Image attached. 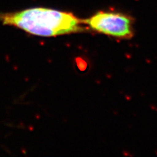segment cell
<instances>
[{
	"label": "cell",
	"instance_id": "1",
	"mask_svg": "<svg viewBox=\"0 0 157 157\" xmlns=\"http://www.w3.org/2000/svg\"><path fill=\"white\" fill-rule=\"evenodd\" d=\"M0 21L3 25L15 26L41 37H55L85 30L82 26V21L74 14L48 8H31L0 13Z\"/></svg>",
	"mask_w": 157,
	"mask_h": 157
},
{
	"label": "cell",
	"instance_id": "2",
	"mask_svg": "<svg viewBox=\"0 0 157 157\" xmlns=\"http://www.w3.org/2000/svg\"><path fill=\"white\" fill-rule=\"evenodd\" d=\"M82 21L94 31L107 36L121 39H130L134 36V19L122 13L99 11Z\"/></svg>",
	"mask_w": 157,
	"mask_h": 157
}]
</instances>
